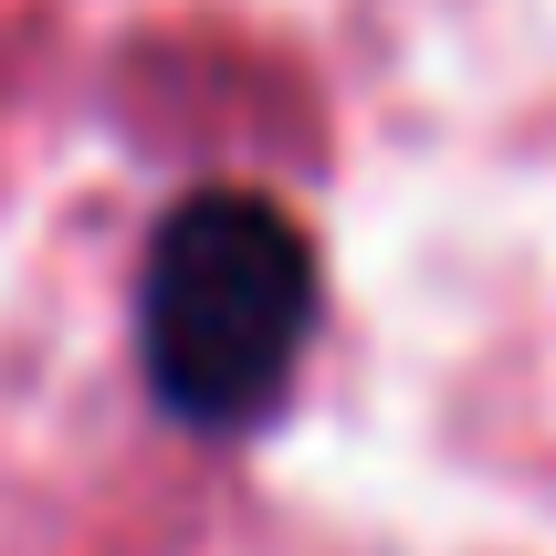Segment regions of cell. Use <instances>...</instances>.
<instances>
[{
  "mask_svg": "<svg viewBox=\"0 0 556 556\" xmlns=\"http://www.w3.org/2000/svg\"><path fill=\"white\" fill-rule=\"evenodd\" d=\"M315 326V252L305 231L252 200V189H200L168 211L137 283V346L148 389L189 431H242L283 400Z\"/></svg>",
  "mask_w": 556,
  "mask_h": 556,
  "instance_id": "1",
  "label": "cell"
}]
</instances>
